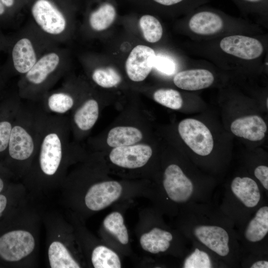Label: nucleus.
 Here are the masks:
<instances>
[{
  "label": "nucleus",
  "instance_id": "nucleus-26",
  "mask_svg": "<svg viewBox=\"0 0 268 268\" xmlns=\"http://www.w3.org/2000/svg\"><path fill=\"white\" fill-rule=\"evenodd\" d=\"M103 228L122 245L129 242V235L122 214L115 211L108 214L103 221Z\"/></svg>",
  "mask_w": 268,
  "mask_h": 268
},
{
  "label": "nucleus",
  "instance_id": "nucleus-23",
  "mask_svg": "<svg viewBox=\"0 0 268 268\" xmlns=\"http://www.w3.org/2000/svg\"><path fill=\"white\" fill-rule=\"evenodd\" d=\"M86 263L94 268H120L122 262L118 254L110 248L97 244L85 257Z\"/></svg>",
  "mask_w": 268,
  "mask_h": 268
},
{
  "label": "nucleus",
  "instance_id": "nucleus-22",
  "mask_svg": "<svg viewBox=\"0 0 268 268\" xmlns=\"http://www.w3.org/2000/svg\"><path fill=\"white\" fill-rule=\"evenodd\" d=\"M27 191L21 182L15 181L0 194V221L28 198Z\"/></svg>",
  "mask_w": 268,
  "mask_h": 268
},
{
  "label": "nucleus",
  "instance_id": "nucleus-24",
  "mask_svg": "<svg viewBox=\"0 0 268 268\" xmlns=\"http://www.w3.org/2000/svg\"><path fill=\"white\" fill-rule=\"evenodd\" d=\"M98 116L99 105L97 101L93 98H89L75 110L72 121L78 130L86 132L94 126Z\"/></svg>",
  "mask_w": 268,
  "mask_h": 268
},
{
  "label": "nucleus",
  "instance_id": "nucleus-1",
  "mask_svg": "<svg viewBox=\"0 0 268 268\" xmlns=\"http://www.w3.org/2000/svg\"><path fill=\"white\" fill-rule=\"evenodd\" d=\"M64 115L45 112L41 138L31 165L20 182L29 197L41 203L60 191L73 162Z\"/></svg>",
  "mask_w": 268,
  "mask_h": 268
},
{
  "label": "nucleus",
  "instance_id": "nucleus-17",
  "mask_svg": "<svg viewBox=\"0 0 268 268\" xmlns=\"http://www.w3.org/2000/svg\"><path fill=\"white\" fill-rule=\"evenodd\" d=\"M40 104L47 113L64 115L75 106L74 97L68 91L67 85L49 91L40 100Z\"/></svg>",
  "mask_w": 268,
  "mask_h": 268
},
{
  "label": "nucleus",
  "instance_id": "nucleus-37",
  "mask_svg": "<svg viewBox=\"0 0 268 268\" xmlns=\"http://www.w3.org/2000/svg\"><path fill=\"white\" fill-rule=\"evenodd\" d=\"M5 11V6L3 4L1 0H0V16L3 15Z\"/></svg>",
  "mask_w": 268,
  "mask_h": 268
},
{
  "label": "nucleus",
  "instance_id": "nucleus-35",
  "mask_svg": "<svg viewBox=\"0 0 268 268\" xmlns=\"http://www.w3.org/2000/svg\"><path fill=\"white\" fill-rule=\"evenodd\" d=\"M3 4L7 7L12 6L14 4L15 0H0Z\"/></svg>",
  "mask_w": 268,
  "mask_h": 268
},
{
  "label": "nucleus",
  "instance_id": "nucleus-34",
  "mask_svg": "<svg viewBox=\"0 0 268 268\" xmlns=\"http://www.w3.org/2000/svg\"><path fill=\"white\" fill-rule=\"evenodd\" d=\"M156 2L164 6H171L180 3L185 0H153Z\"/></svg>",
  "mask_w": 268,
  "mask_h": 268
},
{
  "label": "nucleus",
  "instance_id": "nucleus-14",
  "mask_svg": "<svg viewBox=\"0 0 268 268\" xmlns=\"http://www.w3.org/2000/svg\"><path fill=\"white\" fill-rule=\"evenodd\" d=\"M156 54L152 48L145 45L135 47L126 62L128 76L134 81H141L148 76L152 68Z\"/></svg>",
  "mask_w": 268,
  "mask_h": 268
},
{
  "label": "nucleus",
  "instance_id": "nucleus-2",
  "mask_svg": "<svg viewBox=\"0 0 268 268\" xmlns=\"http://www.w3.org/2000/svg\"><path fill=\"white\" fill-rule=\"evenodd\" d=\"M176 229L212 252L227 268H240L242 249L235 224L212 201L189 204L176 216Z\"/></svg>",
  "mask_w": 268,
  "mask_h": 268
},
{
  "label": "nucleus",
  "instance_id": "nucleus-25",
  "mask_svg": "<svg viewBox=\"0 0 268 268\" xmlns=\"http://www.w3.org/2000/svg\"><path fill=\"white\" fill-rule=\"evenodd\" d=\"M143 135L141 131L133 127L120 126L109 132L107 143L112 147L133 145L140 141Z\"/></svg>",
  "mask_w": 268,
  "mask_h": 268
},
{
  "label": "nucleus",
  "instance_id": "nucleus-10",
  "mask_svg": "<svg viewBox=\"0 0 268 268\" xmlns=\"http://www.w3.org/2000/svg\"><path fill=\"white\" fill-rule=\"evenodd\" d=\"M236 231L243 253L268 255V201L237 228Z\"/></svg>",
  "mask_w": 268,
  "mask_h": 268
},
{
  "label": "nucleus",
  "instance_id": "nucleus-7",
  "mask_svg": "<svg viewBox=\"0 0 268 268\" xmlns=\"http://www.w3.org/2000/svg\"><path fill=\"white\" fill-rule=\"evenodd\" d=\"M266 196L254 178L236 176L221 189H216L212 200L233 221L236 229L267 201Z\"/></svg>",
  "mask_w": 268,
  "mask_h": 268
},
{
  "label": "nucleus",
  "instance_id": "nucleus-18",
  "mask_svg": "<svg viewBox=\"0 0 268 268\" xmlns=\"http://www.w3.org/2000/svg\"><path fill=\"white\" fill-rule=\"evenodd\" d=\"M181 260L182 268H226L212 252L196 243H191L188 252Z\"/></svg>",
  "mask_w": 268,
  "mask_h": 268
},
{
  "label": "nucleus",
  "instance_id": "nucleus-3",
  "mask_svg": "<svg viewBox=\"0 0 268 268\" xmlns=\"http://www.w3.org/2000/svg\"><path fill=\"white\" fill-rule=\"evenodd\" d=\"M44 211L40 202L28 197L0 221V267H37Z\"/></svg>",
  "mask_w": 268,
  "mask_h": 268
},
{
  "label": "nucleus",
  "instance_id": "nucleus-28",
  "mask_svg": "<svg viewBox=\"0 0 268 268\" xmlns=\"http://www.w3.org/2000/svg\"><path fill=\"white\" fill-rule=\"evenodd\" d=\"M144 39L150 43L159 41L162 37L163 29L159 21L150 15H144L139 21Z\"/></svg>",
  "mask_w": 268,
  "mask_h": 268
},
{
  "label": "nucleus",
  "instance_id": "nucleus-12",
  "mask_svg": "<svg viewBox=\"0 0 268 268\" xmlns=\"http://www.w3.org/2000/svg\"><path fill=\"white\" fill-rule=\"evenodd\" d=\"M178 132L185 143L197 154L209 155L213 148V139L208 128L202 122L188 118L180 122Z\"/></svg>",
  "mask_w": 268,
  "mask_h": 268
},
{
  "label": "nucleus",
  "instance_id": "nucleus-13",
  "mask_svg": "<svg viewBox=\"0 0 268 268\" xmlns=\"http://www.w3.org/2000/svg\"><path fill=\"white\" fill-rule=\"evenodd\" d=\"M152 155L150 146L138 144L114 148L109 154V159L112 163L120 167L136 169L144 166Z\"/></svg>",
  "mask_w": 268,
  "mask_h": 268
},
{
  "label": "nucleus",
  "instance_id": "nucleus-29",
  "mask_svg": "<svg viewBox=\"0 0 268 268\" xmlns=\"http://www.w3.org/2000/svg\"><path fill=\"white\" fill-rule=\"evenodd\" d=\"M91 77L96 84L103 88L115 86L122 79L119 73L111 67L95 69L92 72Z\"/></svg>",
  "mask_w": 268,
  "mask_h": 268
},
{
  "label": "nucleus",
  "instance_id": "nucleus-5",
  "mask_svg": "<svg viewBox=\"0 0 268 268\" xmlns=\"http://www.w3.org/2000/svg\"><path fill=\"white\" fill-rule=\"evenodd\" d=\"M216 187L215 181L197 180L178 164H170L164 171L160 187L155 191L158 210L176 216L189 204L211 201Z\"/></svg>",
  "mask_w": 268,
  "mask_h": 268
},
{
  "label": "nucleus",
  "instance_id": "nucleus-32",
  "mask_svg": "<svg viewBox=\"0 0 268 268\" xmlns=\"http://www.w3.org/2000/svg\"><path fill=\"white\" fill-rule=\"evenodd\" d=\"M153 67L167 75L173 74L176 69L175 64L171 59L161 55H156Z\"/></svg>",
  "mask_w": 268,
  "mask_h": 268
},
{
  "label": "nucleus",
  "instance_id": "nucleus-33",
  "mask_svg": "<svg viewBox=\"0 0 268 268\" xmlns=\"http://www.w3.org/2000/svg\"><path fill=\"white\" fill-rule=\"evenodd\" d=\"M15 181H17L13 174L0 161V194L7 190Z\"/></svg>",
  "mask_w": 268,
  "mask_h": 268
},
{
  "label": "nucleus",
  "instance_id": "nucleus-8",
  "mask_svg": "<svg viewBox=\"0 0 268 268\" xmlns=\"http://www.w3.org/2000/svg\"><path fill=\"white\" fill-rule=\"evenodd\" d=\"M54 46L45 51L33 67L20 76L18 95L23 100L39 102L63 77L64 71L63 47Z\"/></svg>",
  "mask_w": 268,
  "mask_h": 268
},
{
  "label": "nucleus",
  "instance_id": "nucleus-4",
  "mask_svg": "<svg viewBox=\"0 0 268 268\" xmlns=\"http://www.w3.org/2000/svg\"><path fill=\"white\" fill-rule=\"evenodd\" d=\"M45 111L40 104H24L16 117L1 162L21 180L28 172L41 138Z\"/></svg>",
  "mask_w": 268,
  "mask_h": 268
},
{
  "label": "nucleus",
  "instance_id": "nucleus-19",
  "mask_svg": "<svg viewBox=\"0 0 268 268\" xmlns=\"http://www.w3.org/2000/svg\"><path fill=\"white\" fill-rule=\"evenodd\" d=\"M232 133L251 141L263 139L267 130L266 123L258 115H250L234 121L230 127Z\"/></svg>",
  "mask_w": 268,
  "mask_h": 268
},
{
  "label": "nucleus",
  "instance_id": "nucleus-15",
  "mask_svg": "<svg viewBox=\"0 0 268 268\" xmlns=\"http://www.w3.org/2000/svg\"><path fill=\"white\" fill-rule=\"evenodd\" d=\"M219 45L225 53L247 60L259 58L264 50L262 44L258 40L239 35L223 38Z\"/></svg>",
  "mask_w": 268,
  "mask_h": 268
},
{
  "label": "nucleus",
  "instance_id": "nucleus-21",
  "mask_svg": "<svg viewBox=\"0 0 268 268\" xmlns=\"http://www.w3.org/2000/svg\"><path fill=\"white\" fill-rule=\"evenodd\" d=\"M222 18L210 10H201L190 18L189 26L191 30L198 34L209 35L219 31L223 27Z\"/></svg>",
  "mask_w": 268,
  "mask_h": 268
},
{
  "label": "nucleus",
  "instance_id": "nucleus-9",
  "mask_svg": "<svg viewBox=\"0 0 268 268\" xmlns=\"http://www.w3.org/2000/svg\"><path fill=\"white\" fill-rule=\"evenodd\" d=\"M29 24L47 41L62 46L68 22L65 14L50 0H36L31 8Z\"/></svg>",
  "mask_w": 268,
  "mask_h": 268
},
{
  "label": "nucleus",
  "instance_id": "nucleus-6",
  "mask_svg": "<svg viewBox=\"0 0 268 268\" xmlns=\"http://www.w3.org/2000/svg\"><path fill=\"white\" fill-rule=\"evenodd\" d=\"M42 221L46 230V259L51 268H80L86 266L73 228L61 212L44 211Z\"/></svg>",
  "mask_w": 268,
  "mask_h": 268
},
{
  "label": "nucleus",
  "instance_id": "nucleus-30",
  "mask_svg": "<svg viewBox=\"0 0 268 268\" xmlns=\"http://www.w3.org/2000/svg\"><path fill=\"white\" fill-rule=\"evenodd\" d=\"M153 99L161 105L173 110H178L183 105L180 93L173 89H159L153 94Z\"/></svg>",
  "mask_w": 268,
  "mask_h": 268
},
{
  "label": "nucleus",
  "instance_id": "nucleus-27",
  "mask_svg": "<svg viewBox=\"0 0 268 268\" xmlns=\"http://www.w3.org/2000/svg\"><path fill=\"white\" fill-rule=\"evenodd\" d=\"M116 15L114 7L111 4L105 3L90 14L89 25L93 30L96 31L105 30L112 24Z\"/></svg>",
  "mask_w": 268,
  "mask_h": 268
},
{
  "label": "nucleus",
  "instance_id": "nucleus-31",
  "mask_svg": "<svg viewBox=\"0 0 268 268\" xmlns=\"http://www.w3.org/2000/svg\"><path fill=\"white\" fill-rule=\"evenodd\" d=\"M240 268H268V255H260L251 253H243Z\"/></svg>",
  "mask_w": 268,
  "mask_h": 268
},
{
  "label": "nucleus",
  "instance_id": "nucleus-20",
  "mask_svg": "<svg viewBox=\"0 0 268 268\" xmlns=\"http://www.w3.org/2000/svg\"><path fill=\"white\" fill-rule=\"evenodd\" d=\"M212 73L205 69L181 71L174 77V84L179 88L190 91L198 90L210 86L214 81Z\"/></svg>",
  "mask_w": 268,
  "mask_h": 268
},
{
  "label": "nucleus",
  "instance_id": "nucleus-16",
  "mask_svg": "<svg viewBox=\"0 0 268 268\" xmlns=\"http://www.w3.org/2000/svg\"><path fill=\"white\" fill-rule=\"evenodd\" d=\"M17 96L0 101V161L6 154L10 133L22 102Z\"/></svg>",
  "mask_w": 268,
  "mask_h": 268
},
{
  "label": "nucleus",
  "instance_id": "nucleus-11",
  "mask_svg": "<svg viewBox=\"0 0 268 268\" xmlns=\"http://www.w3.org/2000/svg\"><path fill=\"white\" fill-rule=\"evenodd\" d=\"M55 46L47 41L29 24L21 30L11 52L13 68L20 76L27 73L39 57Z\"/></svg>",
  "mask_w": 268,
  "mask_h": 268
},
{
  "label": "nucleus",
  "instance_id": "nucleus-36",
  "mask_svg": "<svg viewBox=\"0 0 268 268\" xmlns=\"http://www.w3.org/2000/svg\"><path fill=\"white\" fill-rule=\"evenodd\" d=\"M243 2H245L250 4H259L263 3L265 0H240Z\"/></svg>",
  "mask_w": 268,
  "mask_h": 268
}]
</instances>
